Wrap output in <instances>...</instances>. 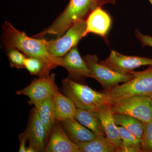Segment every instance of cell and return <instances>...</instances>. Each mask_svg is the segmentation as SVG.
<instances>
[{"instance_id":"2","label":"cell","mask_w":152,"mask_h":152,"mask_svg":"<svg viewBox=\"0 0 152 152\" xmlns=\"http://www.w3.org/2000/svg\"><path fill=\"white\" fill-rule=\"evenodd\" d=\"M115 2V0H69L65 9L51 24L33 37L43 38L47 35H53L59 37L78 20H86L96 9L106 4H114Z\"/></svg>"},{"instance_id":"15","label":"cell","mask_w":152,"mask_h":152,"mask_svg":"<svg viewBox=\"0 0 152 152\" xmlns=\"http://www.w3.org/2000/svg\"><path fill=\"white\" fill-rule=\"evenodd\" d=\"M68 137L74 143L91 141L96 138L92 131L83 126L75 118L67 119L61 122Z\"/></svg>"},{"instance_id":"14","label":"cell","mask_w":152,"mask_h":152,"mask_svg":"<svg viewBox=\"0 0 152 152\" xmlns=\"http://www.w3.org/2000/svg\"><path fill=\"white\" fill-rule=\"evenodd\" d=\"M98 115L106 137L116 149L117 152H121L122 142L110 105H108L100 111L98 112Z\"/></svg>"},{"instance_id":"18","label":"cell","mask_w":152,"mask_h":152,"mask_svg":"<svg viewBox=\"0 0 152 152\" xmlns=\"http://www.w3.org/2000/svg\"><path fill=\"white\" fill-rule=\"evenodd\" d=\"M46 132V144L48 142L52 129L56 124L53 97L38 102L34 105Z\"/></svg>"},{"instance_id":"1","label":"cell","mask_w":152,"mask_h":152,"mask_svg":"<svg viewBox=\"0 0 152 152\" xmlns=\"http://www.w3.org/2000/svg\"><path fill=\"white\" fill-rule=\"evenodd\" d=\"M3 43L6 49L15 48L27 57L42 60L52 69L59 66L61 57L50 54L47 50L48 41L44 38L30 37L25 32L14 27L10 23L5 21L2 25Z\"/></svg>"},{"instance_id":"19","label":"cell","mask_w":152,"mask_h":152,"mask_svg":"<svg viewBox=\"0 0 152 152\" xmlns=\"http://www.w3.org/2000/svg\"><path fill=\"white\" fill-rule=\"evenodd\" d=\"M115 122L136 136L141 142L145 124L137 118L121 114H113Z\"/></svg>"},{"instance_id":"7","label":"cell","mask_w":152,"mask_h":152,"mask_svg":"<svg viewBox=\"0 0 152 152\" xmlns=\"http://www.w3.org/2000/svg\"><path fill=\"white\" fill-rule=\"evenodd\" d=\"M86 28V20L81 19L75 22L62 36L55 39L48 41L47 50L51 56L62 57L77 46L84 37Z\"/></svg>"},{"instance_id":"13","label":"cell","mask_w":152,"mask_h":152,"mask_svg":"<svg viewBox=\"0 0 152 152\" xmlns=\"http://www.w3.org/2000/svg\"><path fill=\"white\" fill-rule=\"evenodd\" d=\"M86 22V28L84 37L93 33L102 37L108 42L107 36L111 26L112 20L106 11L101 8L96 9L89 15Z\"/></svg>"},{"instance_id":"30","label":"cell","mask_w":152,"mask_h":152,"mask_svg":"<svg viewBox=\"0 0 152 152\" xmlns=\"http://www.w3.org/2000/svg\"><path fill=\"white\" fill-rule=\"evenodd\" d=\"M151 98H152V97H151Z\"/></svg>"},{"instance_id":"5","label":"cell","mask_w":152,"mask_h":152,"mask_svg":"<svg viewBox=\"0 0 152 152\" xmlns=\"http://www.w3.org/2000/svg\"><path fill=\"white\" fill-rule=\"evenodd\" d=\"M151 98L137 95L122 99L110 105L113 114H121L137 118L144 124L152 120Z\"/></svg>"},{"instance_id":"28","label":"cell","mask_w":152,"mask_h":152,"mask_svg":"<svg viewBox=\"0 0 152 152\" xmlns=\"http://www.w3.org/2000/svg\"><path fill=\"white\" fill-rule=\"evenodd\" d=\"M148 1L149 2L150 4H151V5L152 7V0H148Z\"/></svg>"},{"instance_id":"11","label":"cell","mask_w":152,"mask_h":152,"mask_svg":"<svg viewBox=\"0 0 152 152\" xmlns=\"http://www.w3.org/2000/svg\"><path fill=\"white\" fill-rule=\"evenodd\" d=\"M25 132L27 136L29 145L33 147L36 152H45V129L35 107L31 110L28 123Z\"/></svg>"},{"instance_id":"21","label":"cell","mask_w":152,"mask_h":152,"mask_svg":"<svg viewBox=\"0 0 152 152\" xmlns=\"http://www.w3.org/2000/svg\"><path fill=\"white\" fill-rule=\"evenodd\" d=\"M24 66L31 75L37 76L39 77L48 75L50 71L53 69L42 60L33 57H26Z\"/></svg>"},{"instance_id":"16","label":"cell","mask_w":152,"mask_h":152,"mask_svg":"<svg viewBox=\"0 0 152 152\" xmlns=\"http://www.w3.org/2000/svg\"><path fill=\"white\" fill-rule=\"evenodd\" d=\"M53 99L56 123L74 118L77 107L72 100L62 94L58 90L53 96Z\"/></svg>"},{"instance_id":"6","label":"cell","mask_w":152,"mask_h":152,"mask_svg":"<svg viewBox=\"0 0 152 152\" xmlns=\"http://www.w3.org/2000/svg\"><path fill=\"white\" fill-rule=\"evenodd\" d=\"M83 58L89 71V77L99 82L104 90L111 88L120 83H124L134 77L132 72L130 74L120 73L99 62L96 55H87Z\"/></svg>"},{"instance_id":"23","label":"cell","mask_w":152,"mask_h":152,"mask_svg":"<svg viewBox=\"0 0 152 152\" xmlns=\"http://www.w3.org/2000/svg\"><path fill=\"white\" fill-rule=\"evenodd\" d=\"M123 147L141 146V142L138 138L122 126H118Z\"/></svg>"},{"instance_id":"12","label":"cell","mask_w":152,"mask_h":152,"mask_svg":"<svg viewBox=\"0 0 152 152\" xmlns=\"http://www.w3.org/2000/svg\"><path fill=\"white\" fill-rule=\"evenodd\" d=\"M46 152H80L78 146L71 140L61 122H56L53 128Z\"/></svg>"},{"instance_id":"3","label":"cell","mask_w":152,"mask_h":152,"mask_svg":"<svg viewBox=\"0 0 152 152\" xmlns=\"http://www.w3.org/2000/svg\"><path fill=\"white\" fill-rule=\"evenodd\" d=\"M65 94L77 108L99 112L109 105L106 93L100 92L68 77L62 81Z\"/></svg>"},{"instance_id":"29","label":"cell","mask_w":152,"mask_h":152,"mask_svg":"<svg viewBox=\"0 0 152 152\" xmlns=\"http://www.w3.org/2000/svg\"><path fill=\"white\" fill-rule=\"evenodd\" d=\"M152 99V98H151Z\"/></svg>"},{"instance_id":"24","label":"cell","mask_w":152,"mask_h":152,"mask_svg":"<svg viewBox=\"0 0 152 152\" xmlns=\"http://www.w3.org/2000/svg\"><path fill=\"white\" fill-rule=\"evenodd\" d=\"M145 124L141 145L143 152H152V120Z\"/></svg>"},{"instance_id":"25","label":"cell","mask_w":152,"mask_h":152,"mask_svg":"<svg viewBox=\"0 0 152 152\" xmlns=\"http://www.w3.org/2000/svg\"><path fill=\"white\" fill-rule=\"evenodd\" d=\"M135 34L137 39L140 42L143 47H152V37L143 34L140 31L139 29L135 31Z\"/></svg>"},{"instance_id":"27","label":"cell","mask_w":152,"mask_h":152,"mask_svg":"<svg viewBox=\"0 0 152 152\" xmlns=\"http://www.w3.org/2000/svg\"><path fill=\"white\" fill-rule=\"evenodd\" d=\"M143 152L141 146H134L123 147L121 152Z\"/></svg>"},{"instance_id":"9","label":"cell","mask_w":152,"mask_h":152,"mask_svg":"<svg viewBox=\"0 0 152 152\" xmlns=\"http://www.w3.org/2000/svg\"><path fill=\"white\" fill-rule=\"evenodd\" d=\"M100 63L118 72L127 74L131 73L136 68L142 66H152V58L126 56L113 50L110 56Z\"/></svg>"},{"instance_id":"10","label":"cell","mask_w":152,"mask_h":152,"mask_svg":"<svg viewBox=\"0 0 152 152\" xmlns=\"http://www.w3.org/2000/svg\"><path fill=\"white\" fill-rule=\"evenodd\" d=\"M59 66L65 68L69 73V77L76 81L89 77V71L77 46L61 57Z\"/></svg>"},{"instance_id":"4","label":"cell","mask_w":152,"mask_h":152,"mask_svg":"<svg viewBox=\"0 0 152 152\" xmlns=\"http://www.w3.org/2000/svg\"><path fill=\"white\" fill-rule=\"evenodd\" d=\"M134 77L122 85L104 90L109 99V105L122 99L137 95L152 97V66L145 70L133 71Z\"/></svg>"},{"instance_id":"20","label":"cell","mask_w":152,"mask_h":152,"mask_svg":"<svg viewBox=\"0 0 152 152\" xmlns=\"http://www.w3.org/2000/svg\"><path fill=\"white\" fill-rule=\"evenodd\" d=\"M80 152H117L106 137H96L89 142L77 144Z\"/></svg>"},{"instance_id":"26","label":"cell","mask_w":152,"mask_h":152,"mask_svg":"<svg viewBox=\"0 0 152 152\" xmlns=\"http://www.w3.org/2000/svg\"><path fill=\"white\" fill-rule=\"evenodd\" d=\"M19 139L20 142L19 151L20 152H26V144L27 140H28V137L25 131L23 132L19 135Z\"/></svg>"},{"instance_id":"17","label":"cell","mask_w":152,"mask_h":152,"mask_svg":"<svg viewBox=\"0 0 152 152\" xmlns=\"http://www.w3.org/2000/svg\"><path fill=\"white\" fill-rule=\"evenodd\" d=\"M74 118L79 123L90 130L97 137H105L98 112L77 108Z\"/></svg>"},{"instance_id":"8","label":"cell","mask_w":152,"mask_h":152,"mask_svg":"<svg viewBox=\"0 0 152 152\" xmlns=\"http://www.w3.org/2000/svg\"><path fill=\"white\" fill-rule=\"evenodd\" d=\"M58 90L55 74H52L33 80L28 86L17 91L16 94L27 96L29 98L28 103L32 105L53 97Z\"/></svg>"},{"instance_id":"22","label":"cell","mask_w":152,"mask_h":152,"mask_svg":"<svg viewBox=\"0 0 152 152\" xmlns=\"http://www.w3.org/2000/svg\"><path fill=\"white\" fill-rule=\"evenodd\" d=\"M6 50L11 67L17 69L25 68V61L27 56L15 48H9Z\"/></svg>"}]
</instances>
